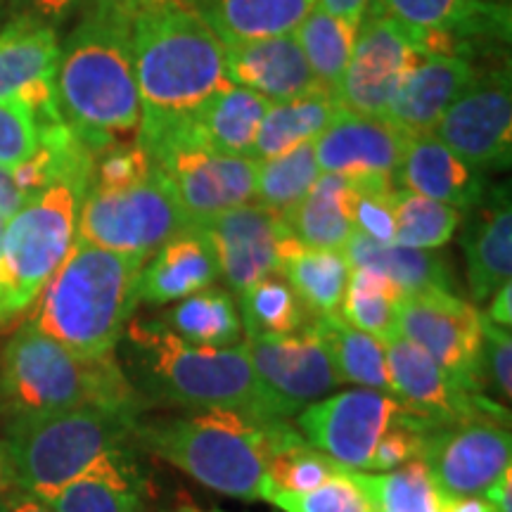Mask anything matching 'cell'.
Instances as JSON below:
<instances>
[{
    "mask_svg": "<svg viewBox=\"0 0 512 512\" xmlns=\"http://www.w3.org/2000/svg\"><path fill=\"white\" fill-rule=\"evenodd\" d=\"M131 22V17L93 3L60 48V112L95 159L126 138L138 136L140 95Z\"/></svg>",
    "mask_w": 512,
    "mask_h": 512,
    "instance_id": "6da1fadb",
    "label": "cell"
},
{
    "mask_svg": "<svg viewBox=\"0 0 512 512\" xmlns=\"http://www.w3.org/2000/svg\"><path fill=\"white\" fill-rule=\"evenodd\" d=\"M128 380L140 401L192 413H233L254 422H271L256 380L245 339L235 347H192L152 323H128Z\"/></svg>",
    "mask_w": 512,
    "mask_h": 512,
    "instance_id": "7a4b0ae2",
    "label": "cell"
},
{
    "mask_svg": "<svg viewBox=\"0 0 512 512\" xmlns=\"http://www.w3.org/2000/svg\"><path fill=\"white\" fill-rule=\"evenodd\" d=\"M140 126L185 117L228 86L219 36L183 0L147 5L131 22Z\"/></svg>",
    "mask_w": 512,
    "mask_h": 512,
    "instance_id": "3957f363",
    "label": "cell"
},
{
    "mask_svg": "<svg viewBox=\"0 0 512 512\" xmlns=\"http://www.w3.org/2000/svg\"><path fill=\"white\" fill-rule=\"evenodd\" d=\"M145 261L76 238L34 302L29 323L81 356H114L138 306Z\"/></svg>",
    "mask_w": 512,
    "mask_h": 512,
    "instance_id": "277c9868",
    "label": "cell"
},
{
    "mask_svg": "<svg viewBox=\"0 0 512 512\" xmlns=\"http://www.w3.org/2000/svg\"><path fill=\"white\" fill-rule=\"evenodd\" d=\"M81 406L145 411L114 356H81L22 323L0 351V413L5 420Z\"/></svg>",
    "mask_w": 512,
    "mask_h": 512,
    "instance_id": "5b68a950",
    "label": "cell"
},
{
    "mask_svg": "<svg viewBox=\"0 0 512 512\" xmlns=\"http://www.w3.org/2000/svg\"><path fill=\"white\" fill-rule=\"evenodd\" d=\"M143 413L126 408L81 406L5 422L15 489L50 498L114 456L136 448Z\"/></svg>",
    "mask_w": 512,
    "mask_h": 512,
    "instance_id": "8992f818",
    "label": "cell"
},
{
    "mask_svg": "<svg viewBox=\"0 0 512 512\" xmlns=\"http://www.w3.org/2000/svg\"><path fill=\"white\" fill-rule=\"evenodd\" d=\"M136 444L216 494L264 501L266 422L233 413H192L136 422Z\"/></svg>",
    "mask_w": 512,
    "mask_h": 512,
    "instance_id": "52a82bcc",
    "label": "cell"
},
{
    "mask_svg": "<svg viewBox=\"0 0 512 512\" xmlns=\"http://www.w3.org/2000/svg\"><path fill=\"white\" fill-rule=\"evenodd\" d=\"M93 174H67L24 202L0 238V330L29 311L76 240Z\"/></svg>",
    "mask_w": 512,
    "mask_h": 512,
    "instance_id": "ba28073f",
    "label": "cell"
},
{
    "mask_svg": "<svg viewBox=\"0 0 512 512\" xmlns=\"http://www.w3.org/2000/svg\"><path fill=\"white\" fill-rule=\"evenodd\" d=\"M190 221L157 169L126 188L88 185L81 202L76 238L110 252L147 261Z\"/></svg>",
    "mask_w": 512,
    "mask_h": 512,
    "instance_id": "9c48e42d",
    "label": "cell"
},
{
    "mask_svg": "<svg viewBox=\"0 0 512 512\" xmlns=\"http://www.w3.org/2000/svg\"><path fill=\"white\" fill-rule=\"evenodd\" d=\"M136 143L169 183L190 223H204L254 200L259 162L252 157L221 155L171 128L138 133Z\"/></svg>",
    "mask_w": 512,
    "mask_h": 512,
    "instance_id": "30bf717a",
    "label": "cell"
},
{
    "mask_svg": "<svg viewBox=\"0 0 512 512\" xmlns=\"http://www.w3.org/2000/svg\"><path fill=\"white\" fill-rule=\"evenodd\" d=\"M434 136L475 171L508 169L512 162L510 64L475 69L465 91L448 107Z\"/></svg>",
    "mask_w": 512,
    "mask_h": 512,
    "instance_id": "8fae6325",
    "label": "cell"
},
{
    "mask_svg": "<svg viewBox=\"0 0 512 512\" xmlns=\"http://www.w3.org/2000/svg\"><path fill=\"white\" fill-rule=\"evenodd\" d=\"M420 60L422 53L411 31L373 3L358 27L354 53L337 83L335 100L347 112L387 119L401 83Z\"/></svg>",
    "mask_w": 512,
    "mask_h": 512,
    "instance_id": "7c38bea8",
    "label": "cell"
},
{
    "mask_svg": "<svg viewBox=\"0 0 512 512\" xmlns=\"http://www.w3.org/2000/svg\"><path fill=\"white\" fill-rule=\"evenodd\" d=\"M268 420L297 418L306 406L330 396L339 387L328 349L311 323L294 335L245 337Z\"/></svg>",
    "mask_w": 512,
    "mask_h": 512,
    "instance_id": "4fadbf2b",
    "label": "cell"
},
{
    "mask_svg": "<svg viewBox=\"0 0 512 512\" xmlns=\"http://www.w3.org/2000/svg\"><path fill=\"white\" fill-rule=\"evenodd\" d=\"M418 460L430 472L439 496H484L510 470V422L470 418L432 425Z\"/></svg>",
    "mask_w": 512,
    "mask_h": 512,
    "instance_id": "5bb4252c",
    "label": "cell"
},
{
    "mask_svg": "<svg viewBox=\"0 0 512 512\" xmlns=\"http://www.w3.org/2000/svg\"><path fill=\"white\" fill-rule=\"evenodd\" d=\"M401 411L403 403L396 396L354 387L306 406L297 415V430L339 465L368 472L377 441Z\"/></svg>",
    "mask_w": 512,
    "mask_h": 512,
    "instance_id": "9a60e30c",
    "label": "cell"
},
{
    "mask_svg": "<svg viewBox=\"0 0 512 512\" xmlns=\"http://www.w3.org/2000/svg\"><path fill=\"white\" fill-rule=\"evenodd\" d=\"M420 38L425 55H460L510 41V0H373Z\"/></svg>",
    "mask_w": 512,
    "mask_h": 512,
    "instance_id": "2e32d148",
    "label": "cell"
},
{
    "mask_svg": "<svg viewBox=\"0 0 512 512\" xmlns=\"http://www.w3.org/2000/svg\"><path fill=\"white\" fill-rule=\"evenodd\" d=\"M399 337L425 351L467 389L482 394L475 373L482 337L477 306L446 290L406 294L399 306Z\"/></svg>",
    "mask_w": 512,
    "mask_h": 512,
    "instance_id": "e0dca14e",
    "label": "cell"
},
{
    "mask_svg": "<svg viewBox=\"0 0 512 512\" xmlns=\"http://www.w3.org/2000/svg\"><path fill=\"white\" fill-rule=\"evenodd\" d=\"M384 354L392 394L408 411L422 415L434 425L470 418L510 422V413L503 403L467 389L408 339L394 337L384 342Z\"/></svg>",
    "mask_w": 512,
    "mask_h": 512,
    "instance_id": "ac0fdd59",
    "label": "cell"
},
{
    "mask_svg": "<svg viewBox=\"0 0 512 512\" xmlns=\"http://www.w3.org/2000/svg\"><path fill=\"white\" fill-rule=\"evenodd\" d=\"M200 226L207 228L221 278L235 294L268 275H278L287 242L294 238L283 216L252 202L223 211Z\"/></svg>",
    "mask_w": 512,
    "mask_h": 512,
    "instance_id": "d6986e66",
    "label": "cell"
},
{
    "mask_svg": "<svg viewBox=\"0 0 512 512\" xmlns=\"http://www.w3.org/2000/svg\"><path fill=\"white\" fill-rule=\"evenodd\" d=\"M408 136L392 121L342 110L313 140L323 174H339L358 183L392 185Z\"/></svg>",
    "mask_w": 512,
    "mask_h": 512,
    "instance_id": "ffe728a7",
    "label": "cell"
},
{
    "mask_svg": "<svg viewBox=\"0 0 512 512\" xmlns=\"http://www.w3.org/2000/svg\"><path fill=\"white\" fill-rule=\"evenodd\" d=\"M226 76L235 86L264 95L271 102H287L306 95L330 93L313 76L297 36H273L223 46Z\"/></svg>",
    "mask_w": 512,
    "mask_h": 512,
    "instance_id": "44dd1931",
    "label": "cell"
},
{
    "mask_svg": "<svg viewBox=\"0 0 512 512\" xmlns=\"http://www.w3.org/2000/svg\"><path fill=\"white\" fill-rule=\"evenodd\" d=\"M271 105L273 102L266 100L264 95L228 83L226 88L211 95L209 100H204L197 110L185 114V117L162 121V124L138 126V133L171 128L178 136L221 152V155L249 157L261 121L271 110Z\"/></svg>",
    "mask_w": 512,
    "mask_h": 512,
    "instance_id": "7402d4cb",
    "label": "cell"
},
{
    "mask_svg": "<svg viewBox=\"0 0 512 512\" xmlns=\"http://www.w3.org/2000/svg\"><path fill=\"white\" fill-rule=\"evenodd\" d=\"M463 245L467 290L477 304L489 302L512 273V207L508 188L486 190L475 207L467 209Z\"/></svg>",
    "mask_w": 512,
    "mask_h": 512,
    "instance_id": "603a6c76",
    "label": "cell"
},
{
    "mask_svg": "<svg viewBox=\"0 0 512 512\" xmlns=\"http://www.w3.org/2000/svg\"><path fill=\"white\" fill-rule=\"evenodd\" d=\"M219 261L207 228L190 223L145 261L138 280V304L164 306L207 290L219 278Z\"/></svg>",
    "mask_w": 512,
    "mask_h": 512,
    "instance_id": "cb8c5ba5",
    "label": "cell"
},
{
    "mask_svg": "<svg viewBox=\"0 0 512 512\" xmlns=\"http://www.w3.org/2000/svg\"><path fill=\"white\" fill-rule=\"evenodd\" d=\"M475 69V62L460 55H422L389 105L387 121L408 138L434 133L448 107L475 76Z\"/></svg>",
    "mask_w": 512,
    "mask_h": 512,
    "instance_id": "d4e9b609",
    "label": "cell"
},
{
    "mask_svg": "<svg viewBox=\"0 0 512 512\" xmlns=\"http://www.w3.org/2000/svg\"><path fill=\"white\" fill-rule=\"evenodd\" d=\"M394 181L401 190L465 211L486 192L482 174L453 155L434 133L408 138Z\"/></svg>",
    "mask_w": 512,
    "mask_h": 512,
    "instance_id": "484cf974",
    "label": "cell"
},
{
    "mask_svg": "<svg viewBox=\"0 0 512 512\" xmlns=\"http://www.w3.org/2000/svg\"><path fill=\"white\" fill-rule=\"evenodd\" d=\"M60 41L43 19L19 15L0 31V102L19 100L38 83L57 79Z\"/></svg>",
    "mask_w": 512,
    "mask_h": 512,
    "instance_id": "4316f807",
    "label": "cell"
},
{
    "mask_svg": "<svg viewBox=\"0 0 512 512\" xmlns=\"http://www.w3.org/2000/svg\"><path fill=\"white\" fill-rule=\"evenodd\" d=\"M223 46L294 34L316 0H183Z\"/></svg>",
    "mask_w": 512,
    "mask_h": 512,
    "instance_id": "83f0119b",
    "label": "cell"
},
{
    "mask_svg": "<svg viewBox=\"0 0 512 512\" xmlns=\"http://www.w3.org/2000/svg\"><path fill=\"white\" fill-rule=\"evenodd\" d=\"M43 501L55 512H147L136 448L105 460Z\"/></svg>",
    "mask_w": 512,
    "mask_h": 512,
    "instance_id": "f1b7e54d",
    "label": "cell"
},
{
    "mask_svg": "<svg viewBox=\"0 0 512 512\" xmlns=\"http://www.w3.org/2000/svg\"><path fill=\"white\" fill-rule=\"evenodd\" d=\"M358 183L339 174H320L313 188L283 216L290 233L313 249H344L354 233Z\"/></svg>",
    "mask_w": 512,
    "mask_h": 512,
    "instance_id": "f546056e",
    "label": "cell"
},
{
    "mask_svg": "<svg viewBox=\"0 0 512 512\" xmlns=\"http://www.w3.org/2000/svg\"><path fill=\"white\" fill-rule=\"evenodd\" d=\"M342 252L351 268L382 273L406 294L425 290L456 292V278H453L448 259L437 249H413L394 245V242L384 245L354 230Z\"/></svg>",
    "mask_w": 512,
    "mask_h": 512,
    "instance_id": "4dcf8cb0",
    "label": "cell"
},
{
    "mask_svg": "<svg viewBox=\"0 0 512 512\" xmlns=\"http://www.w3.org/2000/svg\"><path fill=\"white\" fill-rule=\"evenodd\" d=\"M311 328L316 330L320 342L328 349L339 382L392 394L387 354H384V344L380 339L368 335V332L356 330L354 325H349L347 320L339 316V311L325 313V316H313Z\"/></svg>",
    "mask_w": 512,
    "mask_h": 512,
    "instance_id": "1f68e13d",
    "label": "cell"
},
{
    "mask_svg": "<svg viewBox=\"0 0 512 512\" xmlns=\"http://www.w3.org/2000/svg\"><path fill=\"white\" fill-rule=\"evenodd\" d=\"M349 273L351 266L342 249H313L292 238L283 252L278 275L290 283L311 316H325L339 311Z\"/></svg>",
    "mask_w": 512,
    "mask_h": 512,
    "instance_id": "d6a6232c",
    "label": "cell"
},
{
    "mask_svg": "<svg viewBox=\"0 0 512 512\" xmlns=\"http://www.w3.org/2000/svg\"><path fill=\"white\" fill-rule=\"evenodd\" d=\"M339 112L342 107L335 100V93H316L297 100L273 102L261 121L249 157L254 162H266V159L285 155L294 147L313 143L337 119Z\"/></svg>",
    "mask_w": 512,
    "mask_h": 512,
    "instance_id": "836d02e7",
    "label": "cell"
},
{
    "mask_svg": "<svg viewBox=\"0 0 512 512\" xmlns=\"http://www.w3.org/2000/svg\"><path fill=\"white\" fill-rule=\"evenodd\" d=\"M159 325L192 347L223 349L245 339L238 304L233 292L207 290L190 294L159 318Z\"/></svg>",
    "mask_w": 512,
    "mask_h": 512,
    "instance_id": "e575fe53",
    "label": "cell"
},
{
    "mask_svg": "<svg viewBox=\"0 0 512 512\" xmlns=\"http://www.w3.org/2000/svg\"><path fill=\"white\" fill-rule=\"evenodd\" d=\"M406 292L382 273L351 268L339 316L380 342L399 337V306Z\"/></svg>",
    "mask_w": 512,
    "mask_h": 512,
    "instance_id": "d590c367",
    "label": "cell"
},
{
    "mask_svg": "<svg viewBox=\"0 0 512 512\" xmlns=\"http://www.w3.org/2000/svg\"><path fill=\"white\" fill-rule=\"evenodd\" d=\"M238 297L245 337L294 335L304 330L313 318L283 275H268Z\"/></svg>",
    "mask_w": 512,
    "mask_h": 512,
    "instance_id": "8d00e7d4",
    "label": "cell"
},
{
    "mask_svg": "<svg viewBox=\"0 0 512 512\" xmlns=\"http://www.w3.org/2000/svg\"><path fill=\"white\" fill-rule=\"evenodd\" d=\"M294 36L304 50L313 76L330 93H335L337 83L351 60V53H354L358 27L313 8L299 24V29L294 31Z\"/></svg>",
    "mask_w": 512,
    "mask_h": 512,
    "instance_id": "74e56055",
    "label": "cell"
},
{
    "mask_svg": "<svg viewBox=\"0 0 512 512\" xmlns=\"http://www.w3.org/2000/svg\"><path fill=\"white\" fill-rule=\"evenodd\" d=\"M320 174L323 171L318 166L313 143H304L285 155L259 162L254 200L264 209L285 216L302 202Z\"/></svg>",
    "mask_w": 512,
    "mask_h": 512,
    "instance_id": "f35d334b",
    "label": "cell"
},
{
    "mask_svg": "<svg viewBox=\"0 0 512 512\" xmlns=\"http://www.w3.org/2000/svg\"><path fill=\"white\" fill-rule=\"evenodd\" d=\"M351 479L361 486L375 512H439V494L420 460L389 472L351 470Z\"/></svg>",
    "mask_w": 512,
    "mask_h": 512,
    "instance_id": "ab89813d",
    "label": "cell"
},
{
    "mask_svg": "<svg viewBox=\"0 0 512 512\" xmlns=\"http://www.w3.org/2000/svg\"><path fill=\"white\" fill-rule=\"evenodd\" d=\"M394 245L413 249H439L451 242L460 226V209L408 190L392 192Z\"/></svg>",
    "mask_w": 512,
    "mask_h": 512,
    "instance_id": "60d3db41",
    "label": "cell"
},
{
    "mask_svg": "<svg viewBox=\"0 0 512 512\" xmlns=\"http://www.w3.org/2000/svg\"><path fill=\"white\" fill-rule=\"evenodd\" d=\"M264 501L283 512H375L361 486L351 479V470H344L342 475L328 479L306 494L280 491L268 484Z\"/></svg>",
    "mask_w": 512,
    "mask_h": 512,
    "instance_id": "b9f144b4",
    "label": "cell"
},
{
    "mask_svg": "<svg viewBox=\"0 0 512 512\" xmlns=\"http://www.w3.org/2000/svg\"><path fill=\"white\" fill-rule=\"evenodd\" d=\"M477 384L498 403L512 396V337L508 328L491 323L482 313V337L477 351Z\"/></svg>",
    "mask_w": 512,
    "mask_h": 512,
    "instance_id": "7bdbcfd3",
    "label": "cell"
},
{
    "mask_svg": "<svg viewBox=\"0 0 512 512\" xmlns=\"http://www.w3.org/2000/svg\"><path fill=\"white\" fill-rule=\"evenodd\" d=\"M38 150L34 114L19 100L0 102V169H15Z\"/></svg>",
    "mask_w": 512,
    "mask_h": 512,
    "instance_id": "ee69618b",
    "label": "cell"
},
{
    "mask_svg": "<svg viewBox=\"0 0 512 512\" xmlns=\"http://www.w3.org/2000/svg\"><path fill=\"white\" fill-rule=\"evenodd\" d=\"M152 159L147 152L140 147L136 140L133 143H121L110 147L107 152L95 159L93 166V181L91 185H98V188H126V185H133L143 181L152 174Z\"/></svg>",
    "mask_w": 512,
    "mask_h": 512,
    "instance_id": "f6af8a7d",
    "label": "cell"
},
{
    "mask_svg": "<svg viewBox=\"0 0 512 512\" xmlns=\"http://www.w3.org/2000/svg\"><path fill=\"white\" fill-rule=\"evenodd\" d=\"M392 192V185L358 183V195L354 202V230L370 240L384 242V245L394 242L396 221Z\"/></svg>",
    "mask_w": 512,
    "mask_h": 512,
    "instance_id": "bcb514c9",
    "label": "cell"
},
{
    "mask_svg": "<svg viewBox=\"0 0 512 512\" xmlns=\"http://www.w3.org/2000/svg\"><path fill=\"white\" fill-rule=\"evenodd\" d=\"M15 3L24 10L22 15L43 19V22L53 24L55 27V24H60L62 19L72 15L74 8L81 3V0H15Z\"/></svg>",
    "mask_w": 512,
    "mask_h": 512,
    "instance_id": "7dc6e473",
    "label": "cell"
},
{
    "mask_svg": "<svg viewBox=\"0 0 512 512\" xmlns=\"http://www.w3.org/2000/svg\"><path fill=\"white\" fill-rule=\"evenodd\" d=\"M29 200V195L19 188L15 176L10 169H0V226H5L19 209L24 207V202Z\"/></svg>",
    "mask_w": 512,
    "mask_h": 512,
    "instance_id": "c3c4849f",
    "label": "cell"
},
{
    "mask_svg": "<svg viewBox=\"0 0 512 512\" xmlns=\"http://www.w3.org/2000/svg\"><path fill=\"white\" fill-rule=\"evenodd\" d=\"M373 5V0H316V8L328 12L332 17L344 19V22L361 27L363 17Z\"/></svg>",
    "mask_w": 512,
    "mask_h": 512,
    "instance_id": "681fc988",
    "label": "cell"
},
{
    "mask_svg": "<svg viewBox=\"0 0 512 512\" xmlns=\"http://www.w3.org/2000/svg\"><path fill=\"white\" fill-rule=\"evenodd\" d=\"M491 323L501 325V328H508L512 325V285L505 283L503 287L491 294L489 299V311L484 313Z\"/></svg>",
    "mask_w": 512,
    "mask_h": 512,
    "instance_id": "f907efd6",
    "label": "cell"
},
{
    "mask_svg": "<svg viewBox=\"0 0 512 512\" xmlns=\"http://www.w3.org/2000/svg\"><path fill=\"white\" fill-rule=\"evenodd\" d=\"M439 512H498L484 496H439Z\"/></svg>",
    "mask_w": 512,
    "mask_h": 512,
    "instance_id": "816d5d0a",
    "label": "cell"
},
{
    "mask_svg": "<svg viewBox=\"0 0 512 512\" xmlns=\"http://www.w3.org/2000/svg\"><path fill=\"white\" fill-rule=\"evenodd\" d=\"M3 505L5 512H55L43 498L22 489H12L10 494L3 498Z\"/></svg>",
    "mask_w": 512,
    "mask_h": 512,
    "instance_id": "f5cc1de1",
    "label": "cell"
},
{
    "mask_svg": "<svg viewBox=\"0 0 512 512\" xmlns=\"http://www.w3.org/2000/svg\"><path fill=\"white\" fill-rule=\"evenodd\" d=\"M484 498L494 505L498 512H512V470H505L503 475L486 489Z\"/></svg>",
    "mask_w": 512,
    "mask_h": 512,
    "instance_id": "db71d44e",
    "label": "cell"
},
{
    "mask_svg": "<svg viewBox=\"0 0 512 512\" xmlns=\"http://www.w3.org/2000/svg\"><path fill=\"white\" fill-rule=\"evenodd\" d=\"M12 489H15V470H12L8 446L0 439V501H3Z\"/></svg>",
    "mask_w": 512,
    "mask_h": 512,
    "instance_id": "11a10c76",
    "label": "cell"
},
{
    "mask_svg": "<svg viewBox=\"0 0 512 512\" xmlns=\"http://www.w3.org/2000/svg\"><path fill=\"white\" fill-rule=\"evenodd\" d=\"M93 3L105 5V8L117 10V12H121V15L133 19L140 10L147 8V5H152V3H159V0H93Z\"/></svg>",
    "mask_w": 512,
    "mask_h": 512,
    "instance_id": "9f6ffc18",
    "label": "cell"
},
{
    "mask_svg": "<svg viewBox=\"0 0 512 512\" xmlns=\"http://www.w3.org/2000/svg\"><path fill=\"white\" fill-rule=\"evenodd\" d=\"M0 512H5V505H3V501H0Z\"/></svg>",
    "mask_w": 512,
    "mask_h": 512,
    "instance_id": "6f0895ef",
    "label": "cell"
}]
</instances>
